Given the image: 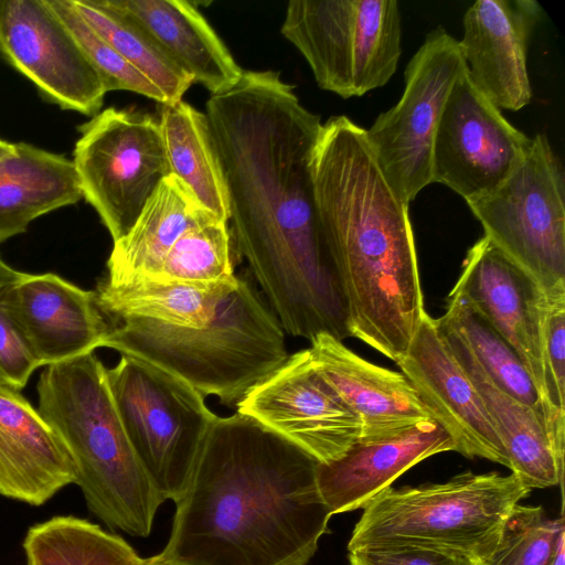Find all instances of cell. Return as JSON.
Segmentation results:
<instances>
[{"mask_svg":"<svg viewBox=\"0 0 565 565\" xmlns=\"http://www.w3.org/2000/svg\"><path fill=\"white\" fill-rule=\"evenodd\" d=\"M204 114L227 186L236 259L247 262L285 332L349 338L315 202L320 116L274 71H244L235 87L210 97Z\"/></svg>","mask_w":565,"mask_h":565,"instance_id":"1","label":"cell"},{"mask_svg":"<svg viewBox=\"0 0 565 565\" xmlns=\"http://www.w3.org/2000/svg\"><path fill=\"white\" fill-rule=\"evenodd\" d=\"M318 461L254 418L211 425L177 509L152 556L170 565H307L332 515Z\"/></svg>","mask_w":565,"mask_h":565,"instance_id":"2","label":"cell"},{"mask_svg":"<svg viewBox=\"0 0 565 565\" xmlns=\"http://www.w3.org/2000/svg\"><path fill=\"white\" fill-rule=\"evenodd\" d=\"M311 174L350 335L396 363L426 313L408 204L384 178L366 130L343 115L322 124Z\"/></svg>","mask_w":565,"mask_h":565,"instance_id":"3","label":"cell"},{"mask_svg":"<svg viewBox=\"0 0 565 565\" xmlns=\"http://www.w3.org/2000/svg\"><path fill=\"white\" fill-rule=\"evenodd\" d=\"M38 394V409L64 443L90 512L111 530L147 537L166 500L132 449L103 362L87 353L46 365Z\"/></svg>","mask_w":565,"mask_h":565,"instance_id":"4","label":"cell"},{"mask_svg":"<svg viewBox=\"0 0 565 565\" xmlns=\"http://www.w3.org/2000/svg\"><path fill=\"white\" fill-rule=\"evenodd\" d=\"M109 322L103 347L150 362L230 408L289 356L285 331L248 269L203 327L138 318Z\"/></svg>","mask_w":565,"mask_h":565,"instance_id":"5","label":"cell"},{"mask_svg":"<svg viewBox=\"0 0 565 565\" xmlns=\"http://www.w3.org/2000/svg\"><path fill=\"white\" fill-rule=\"evenodd\" d=\"M531 491L514 475L495 471H465L443 483L388 487L363 508L348 548L414 542L479 562L494 547L512 509Z\"/></svg>","mask_w":565,"mask_h":565,"instance_id":"6","label":"cell"},{"mask_svg":"<svg viewBox=\"0 0 565 565\" xmlns=\"http://www.w3.org/2000/svg\"><path fill=\"white\" fill-rule=\"evenodd\" d=\"M107 380L139 462L159 494L177 502L217 415L188 382L136 356L121 354Z\"/></svg>","mask_w":565,"mask_h":565,"instance_id":"7","label":"cell"},{"mask_svg":"<svg viewBox=\"0 0 565 565\" xmlns=\"http://www.w3.org/2000/svg\"><path fill=\"white\" fill-rule=\"evenodd\" d=\"M487 236L547 298L565 294V173L547 137L536 134L510 175L467 203Z\"/></svg>","mask_w":565,"mask_h":565,"instance_id":"8","label":"cell"},{"mask_svg":"<svg viewBox=\"0 0 565 565\" xmlns=\"http://www.w3.org/2000/svg\"><path fill=\"white\" fill-rule=\"evenodd\" d=\"M78 130L72 161L82 194L114 243L170 174L159 120L145 111L109 107Z\"/></svg>","mask_w":565,"mask_h":565,"instance_id":"9","label":"cell"},{"mask_svg":"<svg viewBox=\"0 0 565 565\" xmlns=\"http://www.w3.org/2000/svg\"><path fill=\"white\" fill-rule=\"evenodd\" d=\"M466 67L459 41L441 26L431 30L405 68L399 100L365 129L384 178L406 204L433 183L436 129L450 89Z\"/></svg>","mask_w":565,"mask_h":565,"instance_id":"10","label":"cell"},{"mask_svg":"<svg viewBox=\"0 0 565 565\" xmlns=\"http://www.w3.org/2000/svg\"><path fill=\"white\" fill-rule=\"evenodd\" d=\"M532 138L515 128L471 81L454 83L433 146V183L467 203L497 189L526 156Z\"/></svg>","mask_w":565,"mask_h":565,"instance_id":"11","label":"cell"},{"mask_svg":"<svg viewBox=\"0 0 565 565\" xmlns=\"http://www.w3.org/2000/svg\"><path fill=\"white\" fill-rule=\"evenodd\" d=\"M254 418L319 463L342 456L362 435V423L321 377L309 349L289 354L238 403Z\"/></svg>","mask_w":565,"mask_h":565,"instance_id":"12","label":"cell"},{"mask_svg":"<svg viewBox=\"0 0 565 565\" xmlns=\"http://www.w3.org/2000/svg\"><path fill=\"white\" fill-rule=\"evenodd\" d=\"M0 54L45 100L99 113L107 93L102 79L46 0H0Z\"/></svg>","mask_w":565,"mask_h":565,"instance_id":"13","label":"cell"},{"mask_svg":"<svg viewBox=\"0 0 565 565\" xmlns=\"http://www.w3.org/2000/svg\"><path fill=\"white\" fill-rule=\"evenodd\" d=\"M396 364L433 418L450 435L455 451L508 468L503 446L479 394L446 343L436 319L427 312Z\"/></svg>","mask_w":565,"mask_h":565,"instance_id":"14","label":"cell"},{"mask_svg":"<svg viewBox=\"0 0 565 565\" xmlns=\"http://www.w3.org/2000/svg\"><path fill=\"white\" fill-rule=\"evenodd\" d=\"M452 290L461 294L518 353L543 404L547 297L539 285L483 235L467 252Z\"/></svg>","mask_w":565,"mask_h":565,"instance_id":"15","label":"cell"},{"mask_svg":"<svg viewBox=\"0 0 565 565\" xmlns=\"http://www.w3.org/2000/svg\"><path fill=\"white\" fill-rule=\"evenodd\" d=\"M542 12L535 0H478L463 14L459 45L469 76L500 109L532 99L527 47Z\"/></svg>","mask_w":565,"mask_h":565,"instance_id":"16","label":"cell"},{"mask_svg":"<svg viewBox=\"0 0 565 565\" xmlns=\"http://www.w3.org/2000/svg\"><path fill=\"white\" fill-rule=\"evenodd\" d=\"M446 451L455 443L434 419L361 436L339 458L318 463V489L331 514L363 509L409 468Z\"/></svg>","mask_w":565,"mask_h":565,"instance_id":"17","label":"cell"},{"mask_svg":"<svg viewBox=\"0 0 565 565\" xmlns=\"http://www.w3.org/2000/svg\"><path fill=\"white\" fill-rule=\"evenodd\" d=\"M10 300L40 366L93 353L110 330L95 291L52 273L24 274L10 287Z\"/></svg>","mask_w":565,"mask_h":565,"instance_id":"18","label":"cell"},{"mask_svg":"<svg viewBox=\"0 0 565 565\" xmlns=\"http://www.w3.org/2000/svg\"><path fill=\"white\" fill-rule=\"evenodd\" d=\"M75 481L61 437L20 390L0 381V494L42 505Z\"/></svg>","mask_w":565,"mask_h":565,"instance_id":"19","label":"cell"},{"mask_svg":"<svg viewBox=\"0 0 565 565\" xmlns=\"http://www.w3.org/2000/svg\"><path fill=\"white\" fill-rule=\"evenodd\" d=\"M310 343L308 349L313 366L359 417L361 436L434 419L403 373L364 360L328 333L316 335Z\"/></svg>","mask_w":565,"mask_h":565,"instance_id":"20","label":"cell"},{"mask_svg":"<svg viewBox=\"0 0 565 565\" xmlns=\"http://www.w3.org/2000/svg\"><path fill=\"white\" fill-rule=\"evenodd\" d=\"M436 323L479 394L503 446L511 473L530 489L559 486L563 490L564 455L555 448L544 418L500 388L459 335L437 319Z\"/></svg>","mask_w":565,"mask_h":565,"instance_id":"21","label":"cell"},{"mask_svg":"<svg viewBox=\"0 0 565 565\" xmlns=\"http://www.w3.org/2000/svg\"><path fill=\"white\" fill-rule=\"evenodd\" d=\"M140 26L194 83L212 95L235 87L244 71L210 23L183 0H104Z\"/></svg>","mask_w":565,"mask_h":565,"instance_id":"22","label":"cell"},{"mask_svg":"<svg viewBox=\"0 0 565 565\" xmlns=\"http://www.w3.org/2000/svg\"><path fill=\"white\" fill-rule=\"evenodd\" d=\"M83 198L72 160L25 142L0 158V243Z\"/></svg>","mask_w":565,"mask_h":565,"instance_id":"23","label":"cell"},{"mask_svg":"<svg viewBox=\"0 0 565 565\" xmlns=\"http://www.w3.org/2000/svg\"><path fill=\"white\" fill-rule=\"evenodd\" d=\"M213 216L175 175L168 174L128 233L114 242L104 280L120 284L136 277L156 276L180 236Z\"/></svg>","mask_w":565,"mask_h":565,"instance_id":"24","label":"cell"},{"mask_svg":"<svg viewBox=\"0 0 565 565\" xmlns=\"http://www.w3.org/2000/svg\"><path fill=\"white\" fill-rule=\"evenodd\" d=\"M355 0H292L281 34L308 62L321 89L353 96L352 53Z\"/></svg>","mask_w":565,"mask_h":565,"instance_id":"25","label":"cell"},{"mask_svg":"<svg viewBox=\"0 0 565 565\" xmlns=\"http://www.w3.org/2000/svg\"><path fill=\"white\" fill-rule=\"evenodd\" d=\"M158 120L170 173L205 210L228 222L227 186L205 114L181 99L161 105Z\"/></svg>","mask_w":565,"mask_h":565,"instance_id":"26","label":"cell"},{"mask_svg":"<svg viewBox=\"0 0 565 565\" xmlns=\"http://www.w3.org/2000/svg\"><path fill=\"white\" fill-rule=\"evenodd\" d=\"M158 281L136 277L120 284L102 279L95 291L109 320L138 318L199 328L214 315L220 301L236 286Z\"/></svg>","mask_w":565,"mask_h":565,"instance_id":"27","label":"cell"},{"mask_svg":"<svg viewBox=\"0 0 565 565\" xmlns=\"http://www.w3.org/2000/svg\"><path fill=\"white\" fill-rule=\"evenodd\" d=\"M23 550L26 565H141L143 561L119 535L73 515L31 526Z\"/></svg>","mask_w":565,"mask_h":565,"instance_id":"28","label":"cell"},{"mask_svg":"<svg viewBox=\"0 0 565 565\" xmlns=\"http://www.w3.org/2000/svg\"><path fill=\"white\" fill-rule=\"evenodd\" d=\"M437 321L459 335L478 363L500 388L519 402L532 407L545 422L540 394L522 360L461 294L455 290L449 292L446 312Z\"/></svg>","mask_w":565,"mask_h":565,"instance_id":"29","label":"cell"},{"mask_svg":"<svg viewBox=\"0 0 565 565\" xmlns=\"http://www.w3.org/2000/svg\"><path fill=\"white\" fill-rule=\"evenodd\" d=\"M84 20L154 86L167 104L182 99L193 79L134 21L104 0H73Z\"/></svg>","mask_w":565,"mask_h":565,"instance_id":"30","label":"cell"},{"mask_svg":"<svg viewBox=\"0 0 565 565\" xmlns=\"http://www.w3.org/2000/svg\"><path fill=\"white\" fill-rule=\"evenodd\" d=\"M402 55V20L395 0H355L353 96L384 86Z\"/></svg>","mask_w":565,"mask_h":565,"instance_id":"31","label":"cell"},{"mask_svg":"<svg viewBox=\"0 0 565 565\" xmlns=\"http://www.w3.org/2000/svg\"><path fill=\"white\" fill-rule=\"evenodd\" d=\"M236 259L230 223L210 217L189 227L150 279L202 285L233 284ZM149 278V277H147Z\"/></svg>","mask_w":565,"mask_h":565,"instance_id":"32","label":"cell"},{"mask_svg":"<svg viewBox=\"0 0 565 565\" xmlns=\"http://www.w3.org/2000/svg\"><path fill=\"white\" fill-rule=\"evenodd\" d=\"M478 565H565L563 515L551 518L542 507L518 503Z\"/></svg>","mask_w":565,"mask_h":565,"instance_id":"33","label":"cell"},{"mask_svg":"<svg viewBox=\"0 0 565 565\" xmlns=\"http://www.w3.org/2000/svg\"><path fill=\"white\" fill-rule=\"evenodd\" d=\"M46 2L74 38L84 56L100 77L106 92L128 90L143 95L161 105L167 104L162 92L84 20L73 0H46Z\"/></svg>","mask_w":565,"mask_h":565,"instance_id":"34","label":"cell"},{"mask_svg":"<svg viewBox=\"0 0 565 565\" xmlns=\"http://www.w3.org/2000/svg\"><path fill=\"white\" fill-rule=\"evenodd\" d=\"M545 424L556 449L565 451V294L547 298L543 322Z\"/></svg>","mask_w":565,"mask_h":565,"instance_id":"35","label":"cell"},{"mask_svg":"<svg viewBox=\"0 0 565 565\" xmlns=\"http://www.w3.org/2000/svg\"><path fill=\"white\" fill-rule=\"evenodd\" d=\"M350 565H478L452 550L414 542H377L348 548Z\"/></svg>","mask_w":565,"mask_h":565,"instance_id":"36","label":"cell"},{"mask_svg":"<svg viewBox=\"0 0 565 565\" xmlns=\"http://www.w3.org/2000/svg\"><path fill=\"white\" fill-rule=\"evenodd\" d=\"M11 286L0 288V381L21 390L40 364L14 316Z\"/></svg>","mask_w":565,"mask_h":565,"instance_id":"37","label":"cell"},{"mask_svg":"<svg viewBox=\"0 0 565 565\" xmlns=\"http://www.w3.org/2000/svg\"><path fill=\"white\" fill-rule=\"evenodd\" d=\"M23 276L24 273L9 266L0 256V288L17 284Z\"/></svg>","mask_w":565,"mask_h":565,"instance_id":"38","label":"cell"},{"mask_svg":"<svg viewBox=\"0 0 565 565\" xmlns=\"http://www.w3.org/2000/svg\"><path fill=\"white\" fill-rule=\"evenodd\" d=\"M14 143L0 139V158L13 149Z\"/></svg>","mask_w":565,"mask_h":565,"instance_id":"39","label":"cell"},{"mask_svg":"<svg viewBox=\"0 0 565 565\" xmlns=\"http://www.w3.org/2000/svg\"><path fill=\"white\" fill-rule=\"evenodd\" d=\"M141 565H170L161 562H157L153 557L143 558Z\"/></svg>","mask_w":565,"mask_h":565,"instance_id":"40","label":"cell"}]
</instances>
